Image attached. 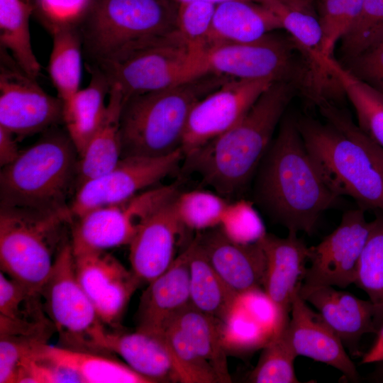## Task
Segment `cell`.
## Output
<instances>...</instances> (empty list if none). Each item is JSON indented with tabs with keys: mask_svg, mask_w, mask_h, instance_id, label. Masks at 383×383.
<instances>
[{
	"mask_svg": "<svg viewBox=\"0 0 383 383\" xmlns=\"http://www.w3.org/2000/svg\"><path fill=\"white\" fill-rule=\"evenodd\" d=\"M260 164L255 192L261 206L289 232L311 235L322 214L340 197L328 187L310 156L297 117L282 118Z\"/></svg>",
	"mask_w": 383,
	"mask_h": 383,
	"instance_id": "6da1fadb",
	"label": "cell"
},
{
	"mask_svg": "<svg viewBox=\"0 0 383 383\" xmlns=\"http://www.w3.org/2000/svg\"><path fill=\"white\" fill-rule=\"evenodd\" d=\"M299 94L292 82H273L234 126L185 156V168L221 195L237 192L250 179L267 151L278 123Z\"/></svg>",
	"mask_w": 383,
	"mask_h": 383,
	"instance_id": "7a4b0ae2",
	"label": "cell"
},
{
	"mask_svg": "<svg viewBox=\"0 0 383 383\" xmlns=\"http://www.w3.org/2000/svg\"><path fill=\"white\" fill-rule=\"evenodd\" d=\"M195 73L292 82L313 105L326 99L331 87L330 78L289 35L272 33L250 43L205 45L197 52Z\"/></svg>",
	"mask_w": 383,
	"mask_h": 383,
	"instance_id": "3957f363",
	"label": "cell"
},
{
	"mask_svg": "<svg viewBox=\"0 0 383 383\" xmlns=\"http://www.w3.org/2000/svg\"><path fill=\"white\" fill-rule=\"evenodd\" d=\"M229 79L206 74L124 99L120 118L121 157H161L182 149L194 105Z\"/></svg>",
	"mask_w": 383,
	"mask_h": 383,
	"instance_id": "277c9868",
	"label": "cell"
},
{
	"mask_svg": "<svg viewBox=\"0 0 383 383\" xmlns=\"http://www.w3.org/2000/svg\"><path fill=\"white\" fill-rule=\"evenodd\" d=\"M79 154L67 132L54 131L21 152L0 172L1 206L41 211L70 208Z\"/></svg>",
	"mask_w": 383,
	"mask_h": 383,
	"instance_id": "5b68a950",
	"label": "cell"
},
{
	"mask_svg": "<svg viewBox=\"0 0 383 383\" xmlns=\"http://www.w3.org/2000/svg\"><path fill=\"white\" fill-rule=\"evenodd\" d=\"M72 221L70 208L41 211L1 206V271L40 293L58 253L70 242L65 233Z\"/></svg>",
	"mask_w": 383,
	"mask_h": 383,
	"instance_id": "8992f818",
	"label": "cell"
},
{
	"mask_svg": "<svg viewBox=\"0 0 383 383\" xmlns=\"http://www.w3.org/2000/svg\"><path fill=\"white\" fill-rule=\"evenodd\" d=\"M174 0H92L77 25L90 65L116 57L129 47L177 30Z\"/></svg>",
	"mask_w": 383,
	"mask_h": 383,
	"instance_id": "52a82bcc",
	"label": "cell"
},
{
	"mask_svg": "<svg viewBox=\"0 0 383 383\" xmlns=\"http://www.w3.org/2000/svg\"><path fill=\"white\" fill-rule=\"evenodd\" d=\"M304 145L330 189L364 210L383 211V177L365 148L326 121L297 118Z\"/></svg>",
	"mask_w": 383,
	"mask_h": 383,
	"instance_id": "ba28073f",
	"label": "cell"
},
{
	"mask_svg": "<svg viewBox=\"0 0 383 383\" xmlns=\"http://www.w3.org/2000/svg\"><path fill=\"white\" fill-rule=\"evenodd\" d=\"M196 53L176 30L138 43L109 62L92 65L126 99L196 79Z\"/></svg>",
	"mask_w": 383,
	"mask_h": 383,
	"instance_id": "9c48e42d",
	"label": "cell"
},
{
	"mask_svg": "<svg viewBox=\"0 0 383 383\" xmlns=\"http://www.w3.org/2000/svg\"><path fill=\"white\" fill-rule=\"evenodd\" d=\"M40 294L62 347L110 355L106 348L109 332L77 280L70 241L58 253Z\"/></svg>",
	"mask_w": 383,
	"mask_h": 383,
	"instance_id": "30bf717a",
	"label": "cell"
},
{
	"mask_svg": "<svg viewBox=\"0 0 383 383\" xmlns=\"http://www.w3.org/2000/svg\"><path fill=\"white\" fill-rule=\"evenodd\" d=\"M178 194L174 184L152 187L74 218L70 240L73 254L129 245L140 226Z\"/></svg>",
	"mask_w": 383,
	"mask_h": 383,
	"instance_id": "8fae6325",
	"label": "cell"
},
{
	"mask_svg": "<svg viewBox=\"0 0 383 383\" xmlns=\"http://www.w3.org/2000/svg\"><path fill=\"white\" fill-rule=\"evenodd\" d=\"M179 149L161 157H121L107 173L78 187L70 205L73 219L85 213L126 200L171 174L184 159Z\"/></svg>",
	"mask_w": 383,
	"mask_h": 383,
	"instance_id": "7c38bea8",
	"label": "cell"
},
{
	"mask_svg": "<svg viewBox=\"0 0 383 383\" xmlns=\"http://www.w3.org/2000/svg\"><path fill=\"white\" fill-rule=\"evenodd\" d=\"M273 82L267 79H229L199 100L190 111L184 130V157L238 123Z\"/></svg>",
	"mask_w": 383,
	"mask_h": 383,
	"instance_id": "4fadbf2b",
	"label": "cell"
},
{
	"mask_svg": "<svg viewBox=\"0 0 383 383\" xmlns=\"http://www.w3.org/2000/svg\"><path fill=\"white\" fill-rule=\"evenodd\" d=\"M6 52L1 55L0 127L26 136L62 120L63 101L46 93Z\"/></svg>",
	"mask_w": 383,
	"mask_h": 383,
	"instance_id": "5bb4252c",
	"label": "cell"
},
{
	"mask_svg": "<svg viewBox=\"0 0 383 383\" xmlns=\"http://www.w3.org/2000/svg\"><path fill=\"white\" fill-rule=\"evenodd\" d=\"M365 210L345 212L338 227L318 245L309 247L304 284L344 289L355 284L361 254L370 233Z\"/></svg>",
	"mask_w": 383,
	"mask_h": 383,
	"instance_id": "9a60e30c",
	"label": "cell"
},
{
	"mask_svg": "<svg viewBox=\"0 0 383 383\" xmlns=\"http://www.w3.org/2000/svg\"><path fill=\"white\" fill-rule=\"evenodd\" d=\"M77 280L105 326L117 328L140 284L133 273L106 251L73 254Z\"/></svg>",
	"mask_w": 383,
	"mask_h": 383,
	"instance_id": "2e32d148",
	"label": "cell"
},
{
	"mask_svg": "<svg viewBox=\"0 0 383 383\" xmlns=\"http://www.w3.org/2000/svg\"><path fill=\"white\" fill-rule=\"evenodd\" d=\"M174 199L150 215L128 245L131 270L140 284L155 279L176 258L177 240L185 226L175 212Z\"/></svg>",
	"mask_w": 383,
	"mask_h": 383,
	"instance_id": "e0dca14e",
	"label": "cell"
},
{
	"mask_svg": "<svg viewBox=\"0 0 383 383\" xmlns=\"http://www.w3.org/2000/svg\"><path fill=\"white\" fill-rule=\"evenodd\" d=\"M290 314L286 331L298 356L331 366L340 371L346 380L359 381L357 367L342 340L320 313L309 307L299 292L293 300Z\"/></svg>",
	"mask_w": 383,
	"mask_h": 383,
	"instance_id": "ac0fdd59",
	"label": "cell"
},
{
	"mask_svg": "<svg viewBox=\"0 0 383 383\" xmlns=\"http://www.w3.org/2000/svg\"><path fill=\"white\" fill-rule=\"evenodd\" d=\"M259 241L267 260L263 290L282 318L289 321L293 300L304 282L309 247L295 232L285 238L266 233Z\"/></svg>",
	"mask_w": 383,
	"mask_h": 383,
	"instance_id": "d6986e66",
	"label": "cell"
},
{
	"mask_svg": "<svg viewBox=\"0 0 383 383\" xmlns=\"http://www.w3.org/2000/svg\"><path fill=\"white\" fill-rule=\"evenodd\" d=\"M299 294L317 309L353 355H360L359 343L364 335L377 334L374 306L370 300L322 284L303 283Z\"/></svg>",
	"mask_w": 383,
	"mask_h": 383,
	"instance_id": "ffe728a7",
	"label": "cell"
},
{
	"mask_svg": "<svg viewBox=\"0 0 383 383\" xmlns=\"http://www.w3.org/2000/svg\"><path fill=\"white\" fill-rule=\"evenodd\" d=\"M211 265L238 295L263 287L267 260L260 241L241 244L213 228L196 236Z\"/></svg>",
	"mask_w": 383,
	"mask_h": 383,
	"instance_id": "44dd1931",
	"label": "cell"
},
{
	"mask_svg": "<svg viewBox=\"0 0 383 383\" xmlns=\"http://www.w3.org/2000/svg\"><path fill=\"white\" fill-rule=\"evenodd\" d=\"M191 304L189 250L177 256L163 273L148 284L136 312L137 330L155 334Z\"/></svg>",
	"mask_w": 383,
	"mask_h": 383,
	"instance_id": "7402d4cb",
	"label": "cell"
},
{
	"mask_svg": "<svg viewBox=\"0 0 383 383\" xmlns=\"http://www.w3.org/2000/svg\"><path fill=\"white\" fill-rule=\"evenodd\" d=\"M55 332L39 292L0 272V336L47 342Z\"/></svg>",
	"mask_w": 383,
	"mask_h": 383,
	"instance_id": "603a6c76",
	"label": "cell"
},
{
	"mask_svg": "<svg viewBox=\"0 0 383 383\" xmlns=\"http://www.w3.org/2000/svg\"><path fill=\"white\" fill-rule=\"evenodd\" d=\"M231 0L216 5L207 45L250 43L282 29L277 16L261 3Z\"/></svg>",
	"mask_w": 383,
	"mask_h": 383,
	"instance_id": "cb8c5ba5",
	"label": "cell"
},
{
	"mask_svg": "<svg viewBox=\"0 0 383 383\" xmlns=\"http://www.w3.org/2000/svg\"><path fill=\"white\" fill-rule=\"evenodd\" d=\"M30 355L63 367L83 383H151L126 364L104 354L52 346L47 342L38 341Z\"/></svg>",
	"mask_w": 383,
	"mask_h": 383,
	"instance_id": "d4e9b609",
	"label": "cell"
},
{
	"mask_svg": "<svg viewBox=\"0 0 383 383\" xmlns=\"http://www.w3.org/2000/svg\"><path fill=\"white\" fill-rule=\"evenodd\" d=\"M106 348L109 354L121 357L127 365L151 383L179 382L160 334L137 329L133 333H108Z\"/></svg>",
	"mask_w": 383,
	"mask_h": 383,
	"instance_id": "484cf974",
	"label": "cell"
},
{
	"mask_svg": "<svg viewBox=\"0 0 383 383\" xmlns=\"http://www.w3.org/2000/svg\"><path fill=\"white\" fill-rule=\"evenodd\" d=\"M88 67L91 73L89 85L63 101L62 121L79 157L104 119L107 109L105 96L109 91L104 73L94 65H89Z\"/></svg>",
	"mask_w": 383,
	"mask_h": 383,
	"instance_id": "4316f807",
	"label": "cell"
},
{
	"mask_svg": "<svg viewBox=\"0 0 383 383\" xmlns=\"http://www.w3.org/2000/svg\"><path fill=\"white\" fill-rule=\"evenodd\" d=\"M109 96L104 119L79 157L78 187L111 170L121 158L120 118L124 97L115 85L109 87Z\"/></svg>",
	"mask_w": 383,
	"mask_h": 383,
	"instance_id": "83f0119b",
	"label": "cell"
},
{
	"mask_svg": "<svg viewBox=\"0 0 383 383\" xmlns=\"http://www.w3.org/2000/svg\"><path fill=\"white\" fill-rule=\"evenodd\" d=\"M188 248L191 305L224 322L238 296L214 270L196 238Z\"/></svg>",
	"mask_w": 383,
	"mask_h": 383,
	"instance_id": "f1b7e54d",
	"label": "cell"
},
{
	"mask_svg": "<svg viewBox=\"0 0 383 383\" xmlns=\"http://www.w3.org/2000/svg\"><path fill=\"white\" fill-rule=\"evenodd\" d=\"M182 331L199 355L213 369L221 382H231L222 323L191 304L172 320Z\"/></svg>",
	"mask_w": 383,
	"mask_h": 383,
	"instance_id": "f546056e",
	"label": "cell"
},
{
	"mask_svg": "<svg viewBox=\"0 0 383 383\" xmlns=\"http://www.w3.org/2000/svg\"><path fill=\"white\" fill-rule=\"evenodd\" d=\"M323 65L352 104L359 128L383 148V95L349 74L333 57H324Z\"/></svg>",
	"mask_w": 383,
	"mask_h": 383,
	"instance_id": "4dcf8cb0",
	"label": "cell"
},
{
	"mask_svg": "<svg viewBox=\"0 0 383 383\" xmlns=\"http://www.w3.org/2000/svg\"><path fill=\"white\" fill-rule=\"evenodd\" d=\"M50 30L52 48L48 72L57 96L65 101L79 89L82 42L77 26H57Z\"/></svg>",
	"mask_w": 383,
	"mask_h": 383,
	"instance_id": "1f68e13d",
	"label": "cell"
},
{
	"mask_svg": "<svg viewBox=\"0 0 383 383\" xmlns=\"http://www.w3.org/2000/svg\"><path fill=\"white\" fill-rule=\"evenodd\" d=\"M33 10L27 0H0V42L18 66L36 79L40 64L31 45L29 19Z\"/></svg>",
	"mask_w": 383,
	"mask_h": 383,
	"instance_id": "d6a6232c",
	"label": "cell"
},
{
	"mask_svg": "<svg viewBox=\"0 0 383 383\" xmlns=\"http://www.w3.org/2000/svg\"><path fill=\"white\" fill-rule=\"evenodd\" d=\"M374 211L355 284L365 292L373 304L378 332L383 325V211Z\"/></svg>",
	"mask_w": 383,
	"mask_h": 383,
	"instance_id": "836d02e7",
	"label": "cell"
},
{
	"mask_svg": "<svg viewBox=\"0 0 383 383\" xmlns=\"http://www.w3.org/2000/svg\"><path fill=\"white\" fill-rule=\"evenodd\" d=\"M339 55L338 62L349 74L383 95V23Z\"/></svg>",
	"mask_w": 383,
	"mask_h": 383,
	"instance_id": "e575fe53",
	"label": "cell"
},
{
	"mask_svg": "<svg viewBox=\"0 0 383 383\" xmlns=\"http://www.w3.org/2000/svg\"><path fill=\"white\" fill-rule=\"evenodd\" d=\"M279 18L282 29L300 45L312 62L329 74L323 66L321 46L323 32L319 18L311 10L290 7L279 0H263L260 2ZM330 75V74H329Z\"/></svg>",
	"mask_w": 383,
	"mask_h": 383,
	"instance_id": "d590c367",
	"label": "cell"
},
{
	"mask_svg": "<svg viewBox=\"0 0 383 383\" xmlns=\"http://www.w3.org/2000/svg\"><path fill=\"white\" fill-rule=\"evenodd\" d=\"M284 324L262 348L259 360L249 375L255 383H298L294 370L296 353Z\"/></svg>",
	"mask_w": 383,
	"mask_h": 383,
	"instance_id": "8d00e7d4",
	"label": "cell"
},
{
	"mask_svg": "<svg viewBox=\"0 0 383 383\" xmlns=\"http://www.w3.org/2000/svg\"><path fill=\"white\" fill-rule=\"evenodd\" d=\"M158 334L165 343L179 382H221L211 366L199 355L175 323L171 321Z\"/></svg>",
	"mask_w": 383,
	"mask_h": 383,
	"instance_id": "74e56055",
	"label": "cell"
},
{
	"mask_svg": "<svg viewBox=\"0 0 383 383\" xmlns=\"http://www.w3.org/2000/svg\"><path fill=\"white\" fill-rule=\"evenodd\" d=\"M228 203L219 194L204 190L179 193L173 201L175 212L185 228L196 231L218 226Z\"/></svg>",
	"mask_w": 383,
	"mask_h": 383,
	"instance_id": "f35d334b",
	"label": "cell"
},
{
	"mask_svg": "<svg viewBox=\"0 0 383 383\" xmlns=\"http://www.w3.org/2000/svg\"><path fill=\"white\" fill-rule=\"evenodd\" d=\"M364 0H321L319 21L323 32L321 53L333 57L337 43L357 18Z\"/></svg>",
	"mask_w": 383,
	"mask_h": 383,
	"instance_id": "ab89813d",
	"label": "cell"
},
{
	"mask_svg": "<svg viewBox=\"0 0 383 383\" xmlns=\"http://www.w3.org/2000/svg\"><path fill=\"white\" fill-rule=\"evenodd\" d=\"M222 335L226 350L244 352L263 348L272 337L237 301L222 323Z\"/></svg>",
	"mask_w": 383,
	"mask_h": 383,
	"instance_id": "60d3db41",
	"label": "cell"
},
{
	"mask_svg": "<svg viewBox=\"0 0 383 383\" xmlns=\"http://www.w3.org/2000/svg\"><path fill=\"white\" fill-rule=\"evenodd\" d=\"M218 227L229 239L241 244L257 243L267 233L253 204L245 200L228 204Z\"/></svg>",
	"mask_w": 383,
	"mask_h": 383,
	"instance_id": "b9f144b4",
	"label": "cell"
},
{
	"mask_svg": "<svg viewBox=\"0 0 383 383\" xmlns=\"http://www.w3.org/2000/svg\"><path fill=\"white\" fill-rule=\"evenodd\" d=\"M216 5L203 1L179 4L177 30L195 50L202 48L206 43Z\"/></svg>",
	"mask_w": 383,
	"mask_h": 383,
	"instance_id": "7bdbcfd3",
	"label": "cell"
},
{
	"mask_svg": "<svg viewBox=\"0 0 383 383\" xmlns=\"http://www.w3.org/2000/svg\"><path fill=\"white\" fill-rule=\"evenodd\" d=\"M237 303L272 335L289 321H284L276 306L262 288L240 294Z\"/></svg>",
	"mask_w": 383,
	"mask_h": 383,
	"instance_id": "ee69618b",
	"label": "cell"
},
{
	"mask_svg": "<svg viewBox=\"0 0 383 383\" xmlns=\"http://www.w3.org/2000/svg\"><path fill=\"white\" fill-rule=\"evenodd\" d=\"M92 0H37L40 12L50 29L77 26L88 11Z\"/></svg>",
	"mask_w": 383,
	"mask_h": 383,
	"instance_id": "f6af8a7d",
	"label": "cell"
},
{
	"mask_svg": "<svg viewBox=\"0 0 383 383\" xmlns=\"http://www.w3.org/2000/svg\"><path fill=\"white\" fill-rule=\"evenodd\" d=\"M38 341L24 337L0 336V383H14L20 364Z\"/></svg>",
	"mask_w": 383,
	"mask_h": 383,
	"instance_id": "bcb514c9",
	"label": "cell"
},
{
	"mask_svg": "<svg viewBox=\"0 0 383 383\" xmlns=\"http://www.w3.org/2000/svg\"><path fill=\"white\" fill-rule=\"evenodd\" d=\"M382 23L383 0H364L357 18L340 40V49L354 45L372 29Z\"/></svg>",
	"mask_w": 383,
	"mask_h": 383,
	"instance_id": "7dc6e473",
	"label": "cell"
},
{
	"mask_svg": "<svg viewBox=\"0 0 383 383\" xmlns=\"http://www.w3.org/2000/svg\"><path fill=\"white\" fill-rule=\"evenodd\" d=\"M331 121L336 128L357 140L365 148L383 177V148L368 138L346 111L336 113Z\"/></svg>",
	"mask_w": 383,
	"mask_h": 383,
	"instance_id": "c3c4849f",
	"label": "cell"
},
{
	"mask_svg": "<svg viewBox=\"0 0 383 383\" xmlns=\"http://www.w3.org/2000/svg\"><path fill=\"white\" fill-rule=\"evenodd\" d=\"M14 135L0 127V165L4 167L13 162L19 155Z\"/></svg>",
	"mask_w": 383,
	"mask_h": 383,
	"instance_id": "681fc988",
	"label": "cell"
},
{
	"mask_svg": "<svg viewBox=\"0 0 383 383\" xmlns=\"http://www.w3.org/2000/svg\"><path fill=\"white\" fill-rule=\"evenodd\" d=\"M376 335L377 338L374 343L362 355L361 364L377 363L383 361V325Z\"/></svg>",
	"mask_w": 383,
	"mask_h": 383,
	"instance_id": "f907efd6",
	"label": "cell"
},
{
	"mask_svg": "<svg viewBox=\"0 0 383 383\" xmlns=\"http://www.w3.org/2000/svg\"><path fill=\"white\" fill-rule=\"evenodd\" d=\"M263 1V0H262ZM284 4L297 9L311 10L308 0H279Z\"/></svg>",
	"mask_w": 383,
	"mask_h": 383,
	"instance_id": "816d5d0a",
	"label": "cell"
},
{
	"mask_svg": "<svg viewBox=\"0 0 383 383\" xmlns=\"http://www.w3.org/2000/svg\"><path fill=\"white\" fill-rule=\"evenodd\" d=\"M376 364L375 370L370 374V379L377 382H383V361Z\"/></svg>",
	"mask_w": 383,
	"mask_h": 383,
	"instance_id": "f5cc1de1",
	"label": "cell"
},
{
	"mask_svg": "<svg viewBox=\"0 0 383 383\" xmlns=\"http://www.w3.org/2000/svg\"><path fill=\"white\" fill-rule=\"evenodd\" d=\"M174 1L177 2L178 4L187 2V1H203L211 2L215 4H218L220 3L227 1H231V0H174ZM245 1H255V2L260 3L262 0H245Z\"/></svg>",
	"mask_w": 383,
	"mask_h": 383,
	"instance_id": "db71d44e",
	"label": "cell"
}]
</instances>
